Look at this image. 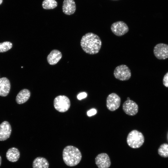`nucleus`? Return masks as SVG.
Returning <instances> with one entry per match:
<instances>
[{
  "label": "nucleus",
  "mask_w": 168,
  "mask_h": 168,
  "mask_svg": "<svg viewBox=\"0 0 168 168\" xmlns=\"http://www.w3.org/2000/svg\"><path fill=\"white\" fill-rule=\"evenodd\" d=\"M114 75L117 79L121 81L129 80L131 76V70L126 65L121 64L116 67L114 72Z\"/></svg>",
  "instance_id": "obj_4"
},
{
  "label": "nucleus",
  "mask_w": 168,
  "mask_h": 168,
  "mask_svg": "<svg viewBox=\"0 0 168 168\" xmlns=\"http://www.w3.org/2000/svg\"><path fill=\"white\" fill-rule=\"evenodd\" d=\"M30 95V91L25 89L19 91L16 96V100L18 104H21L26 102L29 98Z\"/></svg>",
  "instance_id": "obj_16"
},
{
  "label": "nucleus",
  "mask_w": 168,
  "mask_h": 168,
  "mask_svg": "<svg viewBox=\"0 0 168 168\" xmlns=\"http://www.w3.org/2000/svg\"><path fill=\"white\" fill-rule=\"evenodd\" d=\"M2 0H0V5L2 4Z\"/></svg>",
  "instance_id": "obj_25"
},
{
  "label": "nucleus",
  "mask_w": 168,
  "mask_h": 168,
  "mask_svg": "<svg viewBox=\"0 0 168 168\" xmlns=\"http://www.w3.org/2000/svg\"><path fill=\"white\" fill-rule=\"evenodd\" d=\"M63 158L64 162L67 166H74L80 163L82 155L77 147L72 146H67L63 149Z\"/></svg>",
  "instance_id": "obj_2"
},
{
  "label": "nucleus",
  "mask_w": 168,
  "mask_h": 168,
  "mask_svg": "<svg viewBox=\"0 0 168 168\" xmlns=\"http://www.w3.org/2000/svg\"><path fill=\"white\" fill-rule=\"evenodd\" d=\"M144 141V138L143 134L136 130L131 131L127 138L128 145L133 148L140 147L142 145Z\"/></svg>",
  "instance_id": "obj_3"
},
{
  "label": "nucleus",
  "mask_w": 168,
  "mask_h": 168,
  "mask_svg": "<svg viewBox=\"0 0 168 168\" xmlns=\"http://www.w3.org/2000/svg\"></svg>",
  "instance_id": "obj_27"
},
{
  "label": "nucleus",
  "mask_w": 168,
  "mask_h": 168,
  "mask_svg": "<svg viewBox=\"0 0 168 168\" xmlns=\"http://www.w3.org/2000/svg\"><path fill=\"white\" fill-rule=\"evenodd\" d=\"M130 100V99L129 97H128L127 98V100Z\"/></svg>",
  "instance_id": "obj_26"
},
{
  "label": "nucleus",
  "mask_w": 168,
  "mask_h": 168,
  "mask_svg": "<svg viewBox=\"0 0 168 168\" xmlns=\"http://www.w3.org/2000/svg\"><path fill=\"white\" fill-rule=\"evenodd\" d=\"M57 2L55 0H44L42 3L43 8L50 9L55 8L57 6Z\"/></svg>",
  "instance_id": "obj_18"
},
{
  "label": "nucleus",
  "mask_w": 168,
  "mask_h": 168,
  "mask_svg": "<svg viewBox=\"0 0 168 168\" xmlns=\"http://www.w3.org/2000/svg\"><path fill=\"white\" fill-rule=\"evenodd\" d=\"M54 105L56 110L60 112H64L69 109L70 102L69 98L66 96H59L54 99Z\"/></svg>",
  "instance_id": "obj_5"
},
{
  "label": "nucleus",
  "mask_w": 168,
  "mask_h": 168,
  "mask_svg": "<svg viewBox=\"0 0 168 168\" xmlns=\"http://www.w3.org/2000/svg\"><path fill=\"white\" fill-rule=\"evenodd\" d=\"M164 85L166 87H168V72L165 75L163 79Z\"/></svg>",
  "instance_id": "obj_21"
},
{
  "label": "nucleus",
  "mask_w": 168,
  "mask_h": 168,
  "mask_svg": "<svg viewBox=\"0 0 168 168\" xmlns=\"http://www.w3.org/2000/svg\"><path fill=\"white\" fill-rule=\"evenodd\" d=\"M12 44L9 41L0 43V52H4L10 50L12 47Z\"/></svg>",
  "instance_id": "obj_20"
},
{
  "label": "nucleus",
  "mask_w": 168,
  "mask_h": 168,
  "mask_svg": "<svg viewBox=\"0 0 168 168\" xmlns=\"http://www.w3.org/2000/svg\"><path fill=\"white\" fill-rule=\"evenodd\" d=\"M158 152L161 156L166 158L168 157V144L163 143L159 147Z\"/></svg>",
  "instance_id": "obj_19"
},
{
  "label": "nucleus",
  "mask_w": 168,
  "mask_h": 168,
  "mask_svg": "<svg viewBox=\"0 0 168 168\" xmlns=\"http://www.w3.org/2000/svg\"><path fill=\"white\" fill-rule=\"evenodd\" d=\"M20 157V152L18 149L15 147L9 148L6 154V157L9 161L15 162L17 161Z\"/></svg>",
  "instance_id": "obj_15"
},
{
  "label": "nucleus",
  "mask_w": 168,
  "mask_h": 168,
  "mask_svg": "<svg viewBox=\"0 0 168 168\" xmlns=\"http://www.w3.org/2000/svg\"><path fill=\"white\" fill-rule=\"evenodd\" d=\"M95 163L99 168H108L111 165V161L109 156L103 153L98 155L95 159Z\"/></svg>",
  "instance_id": "obj_10"
},
{
  "label": "nucleus",
  "mask_w": 168,
  "mask_h": 168,
  "mask_svg": "<svg viewBox=\"0 0 168 168\" xmlns=\"http://www.w3.org/2000/svg\"><path fill=\"white\" fill-rule=\"evenodd\" d=\"M110 29L112 33L118 36L124 35L129 30L127 24L122 21H117L112 23Z\"/></svg>",
  "instance_id": "obj_6"
},
{
  "label": "nucleus",
  "mask_w": 168,
  "mask_h": 168,
  "mask_svg": "<svg viewBox=\"0 0 168 168\" xmlns=\"http://www.w3.org/2000/svg\"><path fill=\"white\" fill-rule=\"evenodd\" d=\"M97 113V111L95 109H91L87 112V115L88 116H91Z\"/></svg>",
  "instance_id": "obj_23"
},
{
  "label": "nucleus",
  "mask_w": 168,
  "mask_h": 168,
  "mask_svg": "<svg viewBox=\"0 0 168 168\" xmlns=\"http://www.w3.org/2000/svg\"><path fill=\"white\" fill-rule=\"evenodd\" d=\"M1 162H2V158H1V156H0V166L1 165Z\"/></svg>",
  "instance_id": "obj_24"
},
{
  "label": "nucleus",
  "mask_w": 168,
  "mask_h": 168,
  "mask_svg": "<svg viewBox=\"0 0 168 168\" xmlns=\"http://www.w3.org/2000/svg\"><path fill=\"white\" fill-rule=\"evenodd\" d=\"M87 96V94L85 92H82L78 94L77 96V98L79 100H81L85 98Z\"/></svg>",
  "instance_id": "obj_22"
},
{
  "label": "nucleus",
  "mask_w": 168,
  "mask_h": 168,
  "mask_svg": "<svg viewBox=\"0 0 168 168\" xmlns=\"http://www.w3.org/2000/svg\"><path fill=\"white\" fill-rule=\"evenodd\" d=\"M121 103V99L115 93L109 95L106 99V105L107 109L111 111H114L119 107Z\"/></svg>",
  "instance_id": "obj_7"
},
{
  "label": "nucleus",
  "mask_w": 168,
  "mask_h": 168,
  "mask_svg": "<svg viewBox=\"0 0 168 168\" xmlns=\"http://www.w3.org/2000/svg\"><path fill=\"white\" fill-rule=\"evenodd\" d=\"M49 163L45 158L38 157L35 158L32 163L33 168H48Z\"/></svg>",
  "instance_id": "obj_17"
},
{
  "label": "nucleus",
  "mask_w": 168,
  "mask_h": 168,
  "mask_svg": "<svg viewBox=\"0 0 168 168\" xmlns=\"http://www.w3.org/2000/svg\"><path fill=\"white\" fill-rule=\"evenodd\" d=\"M12 128L9 123L4 121L0 124V141H4L9 138L11 135Z\"/></svg>",
  "instance_id": "obj_11"
},
{
  "label": "nucleus",
  "mask_w": 168,
  "mask_h": 168,
  "mask_svg": "<svg viewBox=\"0 0 168 168\" xmlns=\"http://www.w3.org/2000/svg\"><path fill=\"white\" fill-rule=\"evenodd\" d=\"M122 108L124 112L130 116L136 115L138 110V107L137 103L130 100H127L124 103Z\"/></svg>",
  "instance_id": "obj_9"
},
{
  "label": "nucleus",
  "mask_w": 168,
  "mask_h": 168,
  "mask_svg": "<svg viewBox=\"0 0 168 168\" xmlns=\"http://www.w3.org/2000/svg\"><path fill=\"white\" fill-rule=\"evenodd\" d=\"M62 57L61 52L57 49L52 50L47 56V59L48 63L51 65L56 64Z\"/></svg>",
  "instance_id": "obj_13"
},
{
  "label": "nucleus",
  "mask_w": 168,
  "mask_h": 168,
  "mask_svg": "<svg viewBox=\"0 0 168 168\" xmlns=\"http://www.w3.org/2000/svg\"><path fill=\"white\" fill-rule=\"evenodd\" d=\"M80 45L83 50L86 53L93 55L98 53L102 46V41L97 35L89 32L82 38Z\"/></svg>",
  "instance_id": "obj_1"
},
{
  "label": "nucleus",
  "mask_w": 168,
  "mask_h": 168,
  "mask_svg": "<svg viewBox=\"0 0 168 168\" xmlns=\"http://www.w3.org/2000/svg\"><path fill=\"white\" fill-rule=\"evenodd\" d=\"M153 52L155 57L158 59H165L168 58V45L160 43L154 47Z\"/></svg>",
  "instance_id": "obj_8"
},
{
  "label": "nucleus",
  "mask_w": 168,
  "mask_h": 168,
  "mask_svg": "<svg viewBox=\"0 0 168 168\" xmlns=\"http://www.w3.org/2000/svg\"><path fill=\"white\" fill-rule=\"evenodd\" d=\"M11 85L9 80L3 77L0 78V96H6L9 92Z\"/></svg>",
  "instance_id": "obj_14"
},
{
  "label": "nucleus",
  "mask_w": 168,
  "mask_h": 168,
  "mask_svg": "<svg viewBox=\"0 0 168 168\" xmlns=\"http://www.w3.org/2000/svg\"><path fill=\"white\" fill-rule=\"evenodd\" d=\"M63 12L67 15L73 14L76 10V6L74 0H64L62 6Z\"/></svg>",
  "instance_id": "obj_12"
}]
</instances>
